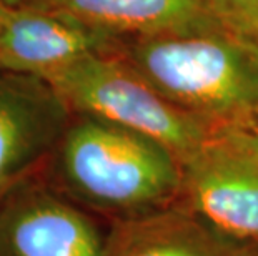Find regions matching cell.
Wrapping results in <instances>:
<instances>
[{
  "label": "cell",
  "mask_w": 258,
  "mask_h": 256,
  "mask_svg": "<svg viewBox=\"0 0 258 256\" xmlns=\"http://www.w3.org/2000/svg\"><path fill=\"white\" fill-rule=\"evenodd\" d=\"M48 166L53 187L115 220L172 205L182 190V165L165 145L84 115H72Z\"/></svg>",
  "instance_id": "cell-1"
},
{
  "label": "cell",
  "mask_w": 258,
  "mask_h": 256,
  "mask_svg": "<svg viewBox=\"0 0 258 256\" xmlns=\"http://www.w3.org/2000/svg\"><path fill=\"white\" fill-rule=\"evenodd\" d=\"M117 53L175 105L213 123L258 125V40L222 27L122 39Z\"/></svg>",
  "instance_id": "cell-2"
},
{
  "label": "cell",
  "mask_w": 258,
  "mask_h": 256,
  "mask_svg": "<svg viewBox=\"0 0 258 256\" xmlns=\"http://www.w3.org/2000/svg\"><path fill=\"white\" fill-rule=\"evenodd\" d=\"M50 83L72 115L98 118L150 137L180 161L217 125L170 102L117 53L82 58Z\"/></svg>",
  "instance_id": "cell-3"
},
{
  "label": "cell",
  "mask_w": 258,
  "mask_h": 256,
  "mask_svg": "<svg viewBox=\"0 0 258 256\" xmlns=\"http://www.w3.org/2000/svg\"><path fill=\"white\" fill-rule=\"evenodd\" d=\"M180 165L178 200L223 235L258 246V125L217 123Z\"/></svg>",
  "instance_id": "cell-4"
},
{
  "label": "cell",
  "mask_w": 258,
  "mask_h": 256,
  "mask_svg": "<svg viewBox=\"0 0 258 256\" xmlns=\"http://www.w3.org/2000/svg\"><path fill=\"white\" fill-rule=\"evenodd\" d=\"M43 172L0 195V256H105L95 220Z\"/></svg>",
  "instance_id": "cell-5"
},
{
  "label": "cell",
  "mask_w": 258,
  "mask_h": 256,
  "mask_svg": "<svg viewBox=\"0 0 258 256\" xmlns=\"http://www.w3.org/2000/svg\"><path fill=\"white\" fill-rule=\"evenodd\" d=\"M70 120L50 81L0 68V195L45 170Z\"/></svg>",
  "instance_id": "cell-6"
},
{
  "label": "cell",
  "mask_w": 258,
  "mask_h": 256,
  "mask_svg": "<svg viewBox=\"0 0 258 256\" xmlns=\"http://www.w3.org/2000/svg\"><path fill=\"white\" fill-rule=\"evenodd\" d=\"M120 40L69 15L15 5L0 27V68L50 81L82 58L113 53Z\"/></svg>",
  "instance_id": "cell-7"
},
{
  "label": "cell",
  "mask_w": 258,
  "mask_h": 256,
  "mask_svg": "<svg viewBox=\"0 0 258 256\" xmlns=\"http://www.w3.org/2000/svg\"><path fill=\"white\" fill-rule=\"evenodd\" d=\"M105 256H258V246L223 235L177 200L115 220L107 235Z\"/></svg>",
  "instance_id": "cell-8"
},
{
  "label": "cell",
  "mask_w": 258,
  "mask_h": 256,
  "mask_svg": "<svg viewBox=\"0 0 258 256\" xmlns=\"http://www.w3.org/2000/svg\"><path fill=\"white\" fill-rule=\"evenodd\" d=\"M52 10L118 39L194 34L220 27L207 0H20Z\"/></svg>",
  "instance_id": "cell-9"
},
{
  "label": "cell",
  "mask_w": 258,
  "mask_h": 256,
  "mask_svg": "<svg viewBox=\"0 0 258 256\" xmlns=\"http://www.w3.org/2000/svg\"><path fill=\"white\" fill-rule=\"evenodd\" d=\"M207 4L222 29L258 40V0H207Z\"/></svg>",
  "instance_id": "cell-10"
},
{
  "label": "cell",
  "mask_w": 258,
  "mask_h": 256,
  "mask_svg": "<svg viewBox=\"0 0 258 256\" xmlns=\"http://www.w3.org/2000/svg\"><path fill=\"white\" fill-rule=\"evenodd\" d=\"M10 7H12V5H9L7 2H4V0H0V27H2L5 17H7V14H9Z\"/></svg>",
  "instance_id": "cell-11"
},
{
  "label": "cell",
  "mask_w": 258,
  "mask_h": 256,
  "mask_svg": "<svg viewBox=\"0 0 258 256\" xmlns=\"http://www.w3.org/2000/svg\"><path fill=\"white\" fill-rule=\"evenodd\" d=\"M4 2H7L9 5H12V7H15V5L20 4V0H4Z\"/></svg>",
  "instance_id": "cell-12"
}]
</instances>
